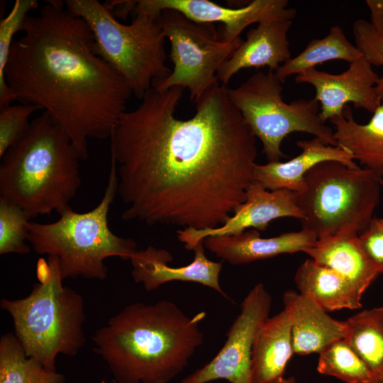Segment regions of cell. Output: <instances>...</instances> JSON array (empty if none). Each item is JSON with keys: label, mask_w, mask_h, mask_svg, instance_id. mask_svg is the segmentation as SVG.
<instances>
[{"label": "cell", "mask_w": 383, "mask_h": 383, "mask_svg": "<svg viewBox=\"0 0 383 383\" xmlns=\"http://www.w3.org/2000/svg\"><path fill=\"white\" fill-rule=\"evenodd\" d=\"M182 92L152 87L110 137L125 221L216 228L245 201L255 182L256 137L227 87L213 84L187 120L175 116Z\"/></svg>", "instance_id": "obj_1"}, {"label": "cell", "mask_w": 383, "mask_h": 383, "mask_svg": "<svg viewBox=\"0 0 383 383\" xmlns=\"http://www.w3.org/2000/svg\"><path fill=\"white\" fill-rule=\"evenodd\" d=\"M21 32L5 69L15 101L43 110L87 160L88 140L111 137L131 89L94 52L89 27L65 2L47 1Z\"/></svg>", "instance_id": "obj_2"}, {"label": "cell", "mask_w": 383, "mask_h": 383, "mask_svg": "<svg viewBox=\"0 0 383 383\" xmlns=\"http://www.w3.org/2000/svg\"><path fill=\"white\" fill-rule=\"evenodd\" d=\"M206 315L189 316L167 300L133 303L93 334L94 351L115 383H169L202 345Z\"/></svg>", "instance_id": "obj_3"}, {"label": "cell", "mask_w": 383, "mask_h": 383, "mask_svg": "<svg viewBox=\"0 0 383 383\" xmlns=\"http://www.w3.org/2000/svg\"><path fill=\"white\" fill-rule=\"evenodd\" d=\"M79 155L66 133L43 112L1 157L0 197L30 219L70 207L82 182Z\"/></svg>", "instance_id": "obj_4"}, {"label": "cell", "mask_w": 383, "mask_h": 383, "mask_svg": "<svg viewBox=\"0 0 383 383\" xmlns=\"http://www.w3.org/2000/svg\"><path fill=\"white\" fill-rule=\"evenodd\" d=\"M118 185L116 163L111 157L107 185L96 207L84 213L69 207L52 223L28 222V242L35 252L57 258L63 280H104L108 275L107 258L130 260L138 250L133 240L114 234L109 226L108 215Z\"/></svg>", "instance_id": "obj_5"}, {"label": "cell", "mask_w": 383, "mask_h": 383, "mask_svg": "<svg viewBox=\"0 0 383 383\" xmlns=\"http://www.w3.org/2000/svg\"><path fill=\"white\" fill-rule=\"evenodd\" d=\"M47 261L45 279L23 298L1 299L0 306L11 316L26 355L56 371L58 355L74 357L84 346L85 305L79 293L63 285L57 258L49 256Z\"/></svg>", "instance_id": "obj_6"}, {"label": "cell", "mask_w": 383, "mask_h": 383, "mask_svg": "<svg viewBox=\"0 0 383 383\" xmlns=\"http://www.w3.org/2000/svg\"><path fill=\"white\" fill-rule=\"evenodd\" d=\"M65 5L85 21L94 37V52L123 77L139 99L153 82L171 72L165 64L161 13L136 12L126 25L97 0H66Z\"/></svg>", "instance_id": "obj_7"}, {"label": "cell", "mask_w": 383, "mask_h": 383, "mask_svg": "<svg viewBox=\"0 0 383 383\" xmlns=\"http://www.w3.org/2000/svg\"><path fill=\"white\" fill-rule=\"evenodd\" d=\"M379 178L364 168H351L338 161H326L304 177V187L296 194L304 213L301 229L318 238L343 231L360 234L374 218L380 200Z\"/></svg>", "instance_id": "obj_8"}, {"label": "cell", "mask_w": 383, "mask_h": 383, "mask_svg": "<svg viewBox=\"0 0 383 383\" xmlns=\"http://www.w3.org/2000/svg\"><path fill=\"white\" fill-rule=\"evenodd\" d=\"M282 83L275 72L270 70L252 74L234 89L227 88L230 101L260 140L268 162L287 157L281 145L293 133H309L328 145H337L333 131L321 117L318 101L313 98L286 103Z\"/></svg>", "instance_id": "obj_9"}, {"label": "cell", "mask_w": 383, "mask_h": 383, "mask_svg": "<svg viewBox=\"0 0 383 383\" xmlns=\"http://www.w3.org/2000/svg\"><path fill=\"white\" fill-rule=\"evenodd\" d=\"M160 20L171 44L173 70L165 79L153 82L152 87L159 91L187 89L190 100L196 103L218 82V69L242 40L223 42L213 24L194 22L174 10L162 11Z\"/></svg>", "instance_id": "obj_10"}, {"label": "cell", "mask_w": 383, "mask_h": 383, "mask_svg": "<svg viewBox=\"0 0 383 383\" xmlns=\"http://www.w3.org/2000/svg\"><path fill=\"white\" fill-rule=\"evenodd\" d=\"M272 296L262 283L256 284L240 305V313L229 328L227 339L207 364L180 383H208L225 379L231 383H251V353L256 334L270 317Z\"/></svg>", "instance_id": "obj_11"}, {"label": "cell", "mask_w": 383, "mask_h": 383, "mask_svg": "<svg viewBox=\"0 0 383 383\" xmlns=\"http://www.w3.org/2000/svg\"><path fill=\"white\" fill-rule=\"evenodd\" d=\"M288 5L287 0H253L241 8L233 9L209 0H138L133 1L131 14H160L165 10H174L194 22L221 23L223 30L219 38L233 43L241 40V33L251 24L271 20L292 21L296 12Z\"/></svg>", "instance_id": "obj_12"}, {"label": "cell", "mask_w": 383, "mask_h": 383, "mask_svg": "<svg viewBox=\"0 0 383 383\" xmlns=\"http://www.w3.org/2000/svg\"><path fill=\"white\" fill-rule=\"evenodd\" d=\"M379 77L362 55L349 63L348 68L340 74L312 68L297 74L294 81L313 86L321 117L326 122L342 114L349 103L373 113L382 104L374 89Z\"/></svg>", "instance_id": "obj_13"}, {"label": "cell", "mask_w": 383, "mask_h": 383, "mask_svg": "<svg viewBox=\"0 0 383 383\" xmlns=\"http://www.w3.org/2000/svg\"><path fill=\"white\" fill-rule=\"evenodd\" d=\"M284 217L299 220L304 218L296 204V194L284 189L270 191L254 182L247 189L245 201L235 209L223 225L201 231L179 229L177 231V238L186 249L193 250L207 237L239 235L250 228L265 231L272 221Z\"/></svg>", "instance_id": "obj_14"}, {"label": "cell", "mask_w": 383, "mask_h": 383, "mask_svg": "<svg viewBox=\"0 0 383 383\" xmlns=\"http://www.w3.org/2000/svg\"><path fill=\"white\" fill-rule=\"evenodd\" d=\"M193 250V261L181 267L169 265L173 257L165 249L148 246L145 250H137L130 259L133 279L135 282L142 284L146 291H153L172 281L192 282L209 287L228 298L219 282L222 263L206 257L204 241L199 243Z\"/></svg>", "instance_id": "obj_15"}, {"label": "cell", "mask_w": 383, "mask_h": 383, "mask_svg": "<svg viewBox=\"0 0 383 383\" xmlns=\"http://www.w3.org/2000/svg\"><path fill=\"white\" fill-rule=\"evenodd\" d=\"M292 26L291 20H271L250 29L245 40L218 69V82L226 86L235 74L246 68L268 67L275 72L292 58L287 36Z\"/></svg>", "instance_id": "obj_16"}, {"label": "cell", "mask_w": 383, "mask_h": 383, "mask_svg": "<svg viewBox=\"0 0 383 383\" xmlns=\"http://www.w3.org/2000/svg\"><path fill=\"white\" fill-rule=\"evenodd\" d=\"M317 240L313 233L304 229L268 238H261L257 230L250 229L235 235L207 237L204 245L216 257L239 265L282 254L304 252Z\"/></svg>", "instance_id": "obj_17"}, {"label": "cell", "mask_w": 383, "mask_h": 383, "mask_svg": "<svg viewBox=\"0 0 383 383\" xmlns=\"http://www.w3.org/2000/svg\"><path fill=\"white\" fill-rule=\"evenodd\" d=\"M296 145L301 150V152L287 162L257 164L254 181L270 191L284 189L299 193L304 189L306 174L320 163L338 161L351 168L360 167L348 150L338 145H328L318 138L300 140Z\"/></svg>", "instance_id": "obj_18"}, {"label": "cell", "mask_w": 383, "mask_h": 383, "mask_svg": "<svg viewBox=\"0 0 383 383\" xmlns=\"http://www.w3.org/2000/svg\"><path fill=\"white\" fill-rule=\"evenodd\" d=\"M284 309L289 313L294 353H319L343 339L345 323L334 319L309 296L293 289L283 294Z\"/></svg>", "instance_id": "obj_19"}, {"label": "cell", "mask_w": 383, "mask_h": 383, "mask_svg": "<svg viewBox=\"0 0 383 383\" xmlns=\"http://www.w3.org/2000/svg\"><path fill=\"white\" fill-rule=\"evenodd\" d=\"M358 236L355 232L343 231L318 238L315 245L304 252L339 273L363 295L382 271L367 257Z\"/></svg>", "instance_id": "obj_20"}, {"label": "cell", "mask_w": 383, "mask_h": 383, "mask_svg": "<svg viewBox=\"0 0 383 383\" xmlns=\"http://www.w3.org/2000/svg\"><path fill=\"white\" fill-rule=\"evenodd\" d=\"M294 353L291 318L283 309L259 328L251 353V383H276Z\"/></svg>", "instance_id": "obj_21"}, {"label": "cell", "mask_w": 383, "mask_h": 383, "mask_svg": "<svg viewBox=\"0 0 383 383\" xmlns=\"http://www.w3.org/2000/svg\"><path fill=\"white\" fill-rule=\"evenodd\" d=\"M337 145L350 152L354 160L373 173L383 184V104L365 124L357 123L347 105L342 114L329 120Z\"/></svg>", "instance_id": "obj_22"}, {"label": "cell", "mask_w": 383, "mask_h": 383, "mask_svg": "<svg viewBox=\"0 0 383 383\" xmlns=\"http://www.w3.org/2000/svg\"><path fill=\"white\" fill-rule=\"evenodd\" d=\"M294 282L299 292L313 299L328 312L362 307V295L345 277L311 258L299 266Z\"/></svg>", "instance_id": "obj_23"}, {"label": "cell", "mask_w": 383, "mask_h": 383, "mask_svg": "<svg viewBox=\"0 0 383 383\" xmlns=\"http://www.w3.org/2000/svg\"><path fill=\"white\" fill-rule=\"evenodd\" d=\"M345 323L344 339L368 367L373 383H383V306L365 309Z\"/></svg>", "instance_id": "obj_24"}, {"label": "cell", "mask_w": 383, "mask_h": 383, "mask_svg": "<svg viewBox=\"0 0 383 383\" xmlns=\"http://www.w3.org/2000/svg\"><path fill=\"white\" fill-rule=\"evenodd\" d=\"M363 55L347 38L340 26H333L323 38L313 39L304 50L282 64L274 72L284 82L288 77L299 74L318 65L332 60H344L349 63Z\"/></svg>", "instance_id": "obj_25"}, {"label": "cell", "mask_w": 383, "mask_h": 383, "mask_svg": "<svg viewBox=\"0 0 383 383\" xmlns=\"http://www.w3.org/2000/svg\"><path fill=\"white\" fill-rule=\"evenodd\" d=\"M64 374L26 355L14 333L0 338V383H64Z\"/></svg>", "instance_id": "obj_26"}, {"label": "cell", "mask_w": 383, "mask_h": 383, "mask_svg": "<svg viewBox=\"0 0 383 383\" xmlns=\"http://www.w3.org/2000/svg\"><path fill=\"white\" fill-rule=\"evenodd\" d=\"M317 371L346 383H373L372 373L365 362L343 338L319 353Z\"/></svg>", "instance_id": "obj_27"}, {"label": "cell", "mask_w": 383, "mask_h": 383, "mask_svg": "<svg viewBox=\"0 0 383 383\" xmlns=\"http://www.w3.org/2000/svg\"><path fill=\"white\" fill-rule=\"evenodd\" d=\"M38 5L36 0H16L9 14L0 21V109L15 101L5 77V69L14 37L18 32H21L26 17Z\"/></svg>", "instance_id": "obj_28"}, {"label": "cell", "mask_w": 383, "mask_h": 383, "mask_svg": "<svg viewBox=\"0 0 383 383\" xmlns=\"http://www.w3.org/2000/svg\"><path fill=\"white\" fill-rule=\"evenodd\" d=\"M30 221L18 206L0 197V255L28 254V224Z\"/></svg>", "instance_id": "obj_29"}, {"label": "cell", "mask_w": 383, "mask_h": 383, "mask_svg": "<svg viewBox=\"0 0 383 383\" xmlns=\"http://www.w3.org/2000/svg\"><path fill=\"white\" fill-rule=\"evenodd\" d=\"M0 157L26 132L29 118L40 110L34 105L20 104L0 109Z\"/></svg>", "instance_id": "obj_30"}, {"label": "cell", "mask_w": 383, "mask_h": 383, "mask_svg": "<svg viewBox=\"0 0 383 383\" xmlns=\"http://www.w3.org/2000/svg\"><path fill=\"white\" fill-rule=\"evenodd\" d=\"M356 47L372 65L383 66V40L375 32L370 21L360 18L353 25ZM375 92L383 101V75L379 77L374 87Z\"/></svg>", "instance_id": "obj_31"}, {"label": "cell", "mask_w": 383, "mask_h": 383, "mask_svg": "<svg viewBox=\"0 0 383 383\" xmlns=\"http://www.w3.org/2000/svg\"><path fill=\"white\" fill-rule=\"evenodd\" d=\"M358 238L367 257L382 269L383 274V224L379 218H374Z\"/></svg>", "instance_id": "obj_32"}, {"label": "cell", "mask_w": 383, "mask_h": 383, "mask_svg": "<svg viewBox=\"0 0 383 383\" xmlns=\"http://www.w3.org/2000/svg\"><path fill=\"white\" fill-rule=\"evenodd\" d=\"M370 12V24L383 40V0H366Z\"/></svg>", "instance_id": "obj_33"}, {"label": "cell", "mask_w": 383, "mask_h": 383, "mask_svg": "<svg viewBox=\"0 0 383 383\" xmlns=\"http://www.w3.org/2000/svg\"><path fill=\"white\" fill-rule=\"evenodd\" d=\"M276 383H299L295 377H284L282 379Z\"/></svg>", "instance_id": "obj_34"}, {"label": "cell", "mask_w": 383, "mask_h": 383, "mask_svg": "<svg viewBox=\"0 0 383 383\" xmlns=\"http://www.w3.org/2000/svg\"><path fill=\"white\" fill-rule=\"evenodd\" d=\"M381 223L383 224V218H379Z\"/></svg>", "instance_id": "obj_35"}]
</instances>
